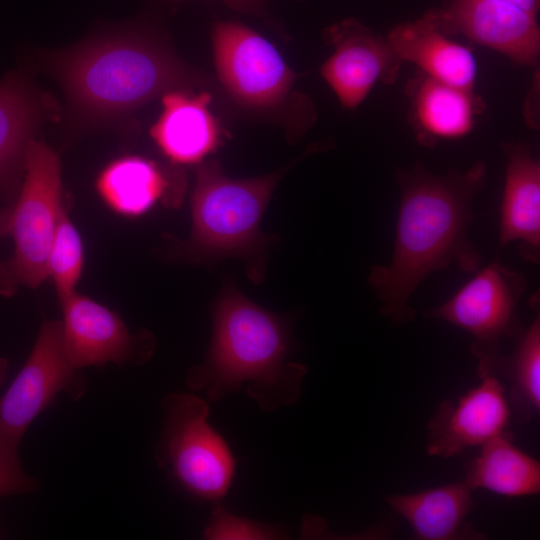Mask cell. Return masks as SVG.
<instances>
[{"label": "cell", "mask_w": 540, "mask_h": 540, "mask_svg": "<svg viewBox=\"0 0 540 540\" xmlns=\"http://www.w3.org/2000/svg\"><path fill=\"white\" fill-rule=\"evenodd\" d=\"M228 6L243 12H255L265 0H221Z\"/></svg>", "instance_id": "obj_26"}, {"label": "cell", "mask_w": 540, "mask_h": 540, "mask_svg": "<svg viewBox=\"0 0 540 540\" xmlns=\"http://www.w3.org/2000/svg\"><path fill=\"white\" fill-rule=\"evenodd\" d=\"M464 482L451 483L412 494L388 495V505L412 527L422 540H451L480 537L465 523L474 507Z\"/></svg>", "instance_id": "obj_18"}, {"label": "cell", "mask_w": 540, "mask_h": 540, "mask_svg": "<svg viewBox=\"0 0 540 540\" xmlns=\"http://www.w3.org/2000/svg\"><path fill=\"white\" fill-rule=\"evenodd\" d=\"M95 186L101 200L113 212L138 217L160 199L164 201L170 179L156 162L126 155L108 163L99 173Z\"/></svg>", "instance_id": "obj_19"}, {"label": "cell", "mask_w": 540, "mask_h": 540, "mask_svg": "<svg viewBox=\"0 0 540 540\" xmlns=\"http://www.w3.org/2000/svg\"><path fill=\"white\" fill-rule=\"evenodd\" d=\"M36 487V481L24 472L20 460L0 454V497L30 493Z\"/></svg>", "instance_id": "obj_25"}, {"label": "cell", "mask_w": 540, "mask_h": 540, "mask_svg": "<svg viewBox=\"0 0 540 540\" xmlns=\"http://www.w3.org/2000/svg\"><path fill=\"white\" fill-rule=\"evenodd\" d=\"M43 116V100L27 75L10 71L0 80V199L18 195L27 147Z\"/></svg>", "instance_id": "obj_14"}, {"label": "cell", "mask_w": 540, "mask_h": 540, "mask_svg": "<svg viewBox=\"0 0 540 540\" xmlns=\"http://www.w3.org/2000/svg\"><path fill=\"white\" fill-rule=\"evenodd\" d=\"M284 170L232 179L217 160L200 164L192 194V230L184 246L186 252L212 260L252 255L262 245L259 223Z\"/></svg>", "instance_id": "obj_4"}, {"label": "cell", "mask_w": 540, "mask_h": 540, "mask_svg": "<svg viewBox=\"0 0 540 540\" xmlns=\"http://www.w3.org/2000/svg\"><path fill=\"white\" fill-rule=\"evenodd\" d=\"M463 482L472 490L485 489L506 497L531 496L540 491V464L513 445L507 432L481 446Z\"/></svg>", "instance_id": "obj_20"}, {"label": "cell", "mask_w": 540, "mask_h": 540, "mask_svg": "<svg viewBox=\"0 0 540 540\" xmlns=\"http://www.w3.org/2000/svg\"><path fill=\"white\" fill-rule=\"evenodd\" d=\"M163 430L156 449L159 467L183 491L216 502L228 493L235 459L210 425L209 403L192 393H171L162 401Z\"/></svg>", "instance_id": "obj_6"}, {"label": "cell", "mask_w": 540, "mask_h": 540, "mask_svg": "<svg viewBox=\"0 0 540 540\" xmlns=\"http://www.w3.org/2000/svg\"><path fill=\"white\" fill-rule=\"evenodd\" d=\"M479 376L476 387L438 408L428 424V454L449 458L508 432L511 412L503 386L493 373Z\"/></svg>", "instance_id": "obj_12"}, {"label": "cell", "mask_w": 540, "mask_h": 540, "mask_svg": "<svg viewBox=\"0 0 540 540\" xmlns=\"http://www.w3.org/2000/svg\"><path fill=\"white\" fill-rule=\"evenodd\" d=\"M284 533L277 527L236 516L217 504L204 529L207 540L280 539Z\"/></svg>", "instance_id": "obj_24"}, {"label": "cell", "mask_w": 540, "mask_h": 540, "mask_svg": "<svg viewBox=\"0 0 540 540\" xmlns=\"http://www.w3.org/2000/svg\"><path fill=\"white\" fill-rule=\"evenodd\" d=\"M387 42L399 57L437 81L472 90L477 66L471 50L445 36L426 15L393 28Z\"/></svg>", "instance_id": "obj_17"}, {"label": "cell", "mask_w": 540, "mask_h": 540, "mask_svg": "<svg viewBox=\"0 0 540 540\" xmlns=\"http://www.w3.org/2000/svg\"><path fill=\"white\" fill-rule=\"evenodd\" d=\"M444 33H461L475 43L524 64L540 54L536 15L498 0H452L445 11L427 14Z\"/></svg>", "instance_id": "obj_13"}, {"label": "cell", "mask_w": 540, "mask_h": 540, "mask_svg": "<svg viewBox=\"0 0 540 540\" xmlns=\"http://www.w3.org/2000/svg\"><path fill=\"white\" fill-rule=\"evenodd\" d=\"M525 287L521 273L494 262L426 316L468 332L474 339L472 352L479 359V374L492 373L499 341L516 332V306Z\"/></svg>", "instance_id": "obj_9"}, {"label": "cell", "mask_w": 540, "mask_h": 540, "mask_svg": "<svg viewBox=\"0 0 540 540\" xmlns=\"http://www.w3.org/2000/svg\"><path fill=\"white\" fill-rule=\"evenodd\" d=\"M211 96L177 89L162 95V111L151 136L173 164L199 163L219 142L218 124L209 110Z\"/></svg>", "instance_id": "obj_15"}, {"label": "cell", "mask_w": 540, "mask_h": 540, "mask_svg": "<svg viewBox=\"0 0 540 540\" xmlns=\"http://www.w3.org/2000/svg\"><path fill=\"white\" fill-rule=\"evenodd\" d=\"M517 6L531 14L536 15L539 9L540 0H498Z\"/></svg>", "instance_id": "obj_28"}, {"label": "cell", "mask_w": 540, "mask_h": 540, "mask_svg": "<svg viewBox=\"0 0 540 540\" xmlns=\"http://www.w3.org/2000/svg\"><path fill=\"white\" fill-rule=\"evenodd\" d=\"M50 66L73 113L89 123L115 121L159 95L203 83L164 44L139 34L93 40L53 56Z\"/></svg>", "instance_id": "obj_3"}, {"label": "cell", "mask_w": 540, "mask_h": 540, "mask_svg": "<svg viewBox=\"0 0 540 540\" xmlns=\"http://www.w3.org/2000/svg\"><path fill=\"white\" fill-rule=\"evenodd\" d=\"M86 382L69 362L59 320L43 322L21 370L0 397V454L20 460L18 449L32 421L60 393L79 400Z\"/></svg>", "instance_id": "obj_8"}, {"label": "cell", "mask_w": 540, "mask_h": 540, "mask_svg": "<svg viewBox=\"0 0 540 540\" xmlns=\"http://www.w3.org/2000/svg\"><path fill=\"white\" fill-rule=\"evenodd\" d=\"M12 219V206L7 205L0 209V238L7 236L10 232Z\"/></svg>", "instance_id": "obj_27"}, {"label": "cell", "mask_w": 540, "mask_h": 540, "mask_svg": "<svg viewBox=\"0 0 540 540\" xmlns=\"http://www.w3.org/2000/svg\"><path fill=\"white\" fill-rule=\"evenodd\" d=\"M60 303L63 346L74 368L141 363L149 358L150 337L131 334L116 312L76 291Z\"/></svg>", "instance_id": "obj_10"}, {"label": "cell", "mask_w": 540, "mask_h": 540, "mask_svg": "<svg viewBox=\"0 0 540 540\" xmlns=\"http://www.w3.org/2000/svg\"><path fill=\"white\" fill-rule=\"evenodd\" d=\"M212 50L220 84L240 107L278 114L291 101L296 75L274 45L248 26L219 21Z\"/></svg>", "instance_id": "obj_7"}, {"label": "cell", "mask_w": 540, "mask_h": 540, "mask_svg": "<svg viewBox=\"0 0 540 540\" xmlns=\"http://www.w3.org/2000/svg\"><path fill=\"white\" fill-rule=\"evenodd\" d=\"M476 103L472 90L452 86L426 76L413 98V110L426 139H454L470 133L475 124Z\"/></svg>", "instance_id": "obj_21"}, {"label": "cell", "mask_w": 540, "mask_h": 540, "mask_svg": "<svg viewBox=\"0 0 540 540\" xmlns=\"http://www.w3.org/2000/svg\"><path fill=\"white\" fill-rule=\"evenodd\" d=\"M289 326L281 318L226 285L213 310L212 339L203 362L187 375V386L218 401L244 386L265 412L295 404L307 369L289 359Z\"/></svg>", "instance_id": "obj_2"}, {"label": "cell", "mask_w": 540, "mask_h": 540, "mask_svg": "<svg viewBox=\"0 0 540 540\" xmlns=\"http://www.w3.org/2000/svg\"><path fill=\"white\" fill-rule=\"evenodd\" d=\"M83 266L82 239L64 205L48 256V278L52 279L59 300L76 291Z\"/></svg>", "instance_id": "obj_23"}, {"label": "cell", "mask_w": 540, "mask_h": 540, "mask_svg": "<svg viewBox=\"0 0 540 540\" xmlns=\"http://www.w3.org/2000/svg\"><path fill=\"white\" fill-rule=\"evenodd\" d=\"M505 185L501 203L500 249L520 242L521 255L539 261L540 164L522 145H508Z\"/></svg>", "instance_id": "obj_16"}, {"label": "cell", "mask_w": 540, "mask_h": 540, "mask_svg": "<svg viewBox=\"0 0 540 540\" xmlns=\"http://www.w3.org/2000/svg\"><path fill=\"white\" fill-rule=\"evenodd\" d=\"M333 54L321 67V75L341 104L353 109L378 80L393 82L401 60L387 40L355 20L342 21L327 30Z\"/></svg>", "instance_id": "obj_11"}, {"label": "cell", "mask_w": 540, "mask_h": 540, "mask_svg": "<svg viewBox=\"0 0 540 540\" xmlns=\"http://www.w3.org/2000/svg\"><path fill=\"white\" fill-rule=\"evenodd\" d=\"M485 166L477 163L464 173L439 176L422 165L399 173L400 205L393 256L376 265L369 284L380 301V312L396 324L411 321L409 300L431 273L457 263L467 272L478 270L480 256L468 241L471 201L483 180Z\"/></svg>", "instance_id": "obj_1"}, {"label": "cell", "mask_w": 540, "mask_h": 540, "mask_svg": "<svg viewBox=\"0 0 540 540\" xmlns=\"http://www.w3.org/2000/svg\"><path fill=\"white\" fill-rule=\"evenodd\" d=\"M499 368L510 378L511 405L519 420H529L540 408V318L520 332L511 357H498L492 373Z\"/></svg>", "instance_id": "obj_22"}, {"label": "cell", "mask_w": 540, "mask_h": 540, "mask_svg": "<svg viewBox=\"0 0 540 540\" xmlns=\"http://www.w3.org/2000/svg\"><path fill=\"white\" fill-rule=\"evenodd\" d=\"M9 369V362L5 358H0V387L6 380V376Z\"/></svg>", "instance_id": "obj_29"}, {"label": "cell", "mask_w": 540, "mask_h": 540, "mask_svg": "<svg viewBox=\"0 0 540 540\" xmlns=\"http://www.w3.org/2000/svg\"><path fill=\"white\" fill-rule=\"evenodd\" d=\"M11 206L14 250L0 263L3 297L13 296L20 287L36 289L48 278V256L64 203L60 161L45 143H29L23 180Z\"/></svg>", "instance_id": "obj_5"}]
</instances>
